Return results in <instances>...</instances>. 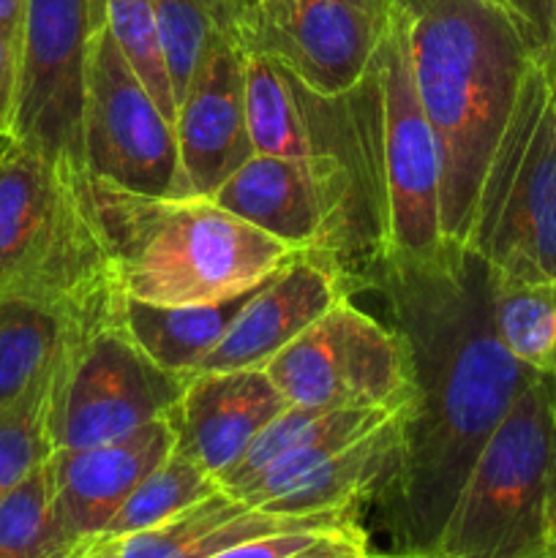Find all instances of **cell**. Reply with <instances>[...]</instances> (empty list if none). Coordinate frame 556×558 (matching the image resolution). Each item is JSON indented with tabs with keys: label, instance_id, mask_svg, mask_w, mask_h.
<instances>
[{
	"label": "cell",
	"instance_id": "cell-1",
	"mask_svg": "<svg viewBox=\"0 0 556 558\" xmlns=\"http://www.w3.org/2000/svg\"><path fill=\"white\" fill-rule=\"evenodd\" d=\"M374 283L387 298L412 376L401 450L385 490L392 550L434 554L480 450L540 376L499 341L491 270L463 245L423 259L382 254Z\"/></svg>",
	"mask_w": 556,
	"mask_h": 558
},
{
	"label": "cell",
	"instance_id": "cell-2",
	"mask_svg": "<svg viewBox=\"0 0 556 558\" xmlns=\"http://www.w3.org/2000/svg\"><path fill=\"white\" fill-rule=\"evenodd\" d=\"M420 104L442 163V234L463 245L485 167L540 60L527 27L494 0H396Z\"/></svg>",
	"mask_w": 556,
	"mask_h": 558
},
{
	"label": "cell",
	"instance_id": "cell-3",
	"mask_svg": "<svg viewBox=\"0 0 556 558\" xmlns=\"http://www.w3.org/2000/svg\"><path fill=\"white\" fill-rule=\"evenodd\" d=\"M25 298L82 332L120 325L123 292L87 169L52 163L20 140L0 145V300Z\"/></svg>",
	"mask_w": 556,
	"mask_h": 558
},
{
	"label": "cell",
	"instance_id": "cell-4",
	"mask_svg": "<svg viewBox=\"0 0 556 558\" xmlns=\"http://www.w3.org/2000/svg\"><path fill=\"white\" fill-rule=\"evenodd\" d=\"M123 298L216 305L251 294L303 251L210 196H142L90 178Z\"/></svg>",
	"mask_w": 556,
	"mask_h": 558
},
{
	"label": "cell",
	"instance_id": "cell-5",
	"mask_svg": "<svg viewBox=\"0 0 556 558\" xmlns=\"http://www.w3.org/2000/svg\"><path fill=\"white\" fill-rule=\"evenodd\" d=\"M556 545V414L532 381L480 450L439 539L450 558H551Z\"/></svg>",
	"mask_w": 556,
	"mask_h": 558
},
{
	"label": "cell",
	"instance_id": "cell-6",
	"mask_svg": "<svg viewBox=\"0 0 556 558\" xmlns=\"http://www.w3.org/2000/svg\"><path fill=\"white\" fill-rule=\"evenodd\" d=\"M463 248L501 281H556V109L540 60L485 167Z\"/></svg>",
	"mask_w": 556,
	"mask_h": 558
},
{
	"label": "cell",
	"instance_id": "cell-7",
	"mask_svg": "<svg viewBox=\"0 0 556 558\" xmlns=\"http://www.w3.org/2000/svg\"><path fill=\"white\" fill-rule=\"evenodd\" d=\"M265 371L289 407L403 414L412 401L401 336L358 308L349 294L300 332Z\"/></svg>",
	"mask_w": 556,
	"mask_h": 558
},
{
	"label": "cell",
	"instance_id": "cell-8",
	"mask_svg": "<svg viewBox=\"0 0 556 558\" xmlns=\"http://www.w3.org/2000/svg\"><path fill=\"white\" fill-rule=\"evenodd\" d=\"M191 376L153 363L123 327L82 336L65 354L49 398L55 450H85L169 417Z\"/></svg>",
	"mask_w": 556,
	"mask_h": 558
},
{
	"label": "cell",
	"instance_id": "cell-9",
	"mask_svg": "<svg viewBox=\"0 0 556 558\" xmlns=\"http://www.w3.org/2000/svg\"><path fill=\"white\" fill-rule=\"evenodd\" d=\"M107 0H27L20 36L14 140L52 163L85 169L87 65Z\"/></svg>",
	"mask_w": 556,
	"mask_h": 558
},
{
	"label": "cell",
	"instance_id": "cell-10",
	"mask_svg": "<svg viewBox=\"0 0 556 558\" xmlns=\"http://www.w3.org/2000/svg\"><path fill=\"white\" fill-rule=\"evenodd\" d=\"M82 158L90 178L142 196H191L174 123L120 52L107 22L87 65Z\"/></svg>",
	"mask_w": 556,
	"mask_h": 558
},
{
	"label": "cell",
	"instance_id": "cell-11",
	"mask_svg": "<svg viewBox=\"0 0 556 558\" xmlns=\"http://www.w3.org/2000/svg\"><path fill=\"white\" fill-rule=\"evenodd\" d=\"M379 93V169L385 194V254L423 259L445 245L442 163L434 129L420 104L407 33L392 9L374 60Z\"/></svg>",
	"mask_w": 556,
	"mask_h": 558
},
{
	"label": "cell",
	"instance_id": "cell-12",
	"mask_svg": "<svg viewBox=\"0 0 556 558\" xmlns=\"http://www.w3.org/2000/svg\"><path fill=\"white\" fill-rule=\"evenodd\" d=\"M396 0H251L238 47L276 60L319 98H343L368 80Z\"/></svg>",
	"mask_w": 556,
	"mask_h": 558
},
{
	"label": "cell",
	"instance_id": "cell-13",
	"mask_svg": "<svg viewBox=\"0 0 556 558\" xmlns=\"http://www.w3.org/2000/svg\"><path fill=\"white\" fill-rule=\"evenodd\" d=\"M349 169L343 153L309 161L254 153L210 199L294 248L325 251L343 265L341 229L354 191Z\"/></svg>",
	"mask_w": 556,
	"mask_h": 558
},
{
	"label": "cell",
	"instance_id": "cell-14",
	"mask_svg": "<svg viewBox=\"0 0 556 558\" xmlns=\"http://www.w3.org/2000/svg\"><path fill=\"white\" fill-rule=\"evenodd\" d=\"M349 272L325 251H303L245 298L202 371L267 368L294 338L349 294Z\"/></svg>",
	"mask_w": 556,
	"mask_h": 558
},
{
	"label": "cell",
	"instance_id": "cell-15",
	"mask_svg": "<svg viewBox=\"0 0 556 558\" xmlns=\"http://www.w3.org/2000/svg\"><path fill=\"white\" fill-rule=\"evenodd\" d=\"M172 414L107 445L52 452L55 512L71 543L90 548L136 485L172 456L178 441Z\"/></svg>",
	"mask_w": 556,
	"mask_h": 558
},
{
	"label": "cell",
	"instance_id": "cell-16",
	"mask_svg": "<svg viewBox=\"0 0 556 558\" xmlns=\"http://www.w3.org/2000/svg\"><path fill=\"white\" fill-rule=\"evenodd\" d=\"M180 167L191 196H213L251 156L245 123V52L216 49L191 80L174 114Z\"/></svg>",
	"mask_w": 556,
	"mask_h": 558
},
{
	"label": "cell",
	"instance_id": "cell-17",
	"mask_svg": "<svg viewBox=\"0 0 556 558\" xmlns=\"http://www.w3.org/2000/svg\"><path fill=\"white\" fill-rule=\"evenodd\" d=\"M287 407L265 368L202 371L191 376L172 414L178 430L174 450L221 483Z\"/></svg>",
	"mask_w": 556,
	"mask_h": 558
},
{
	"label": "cell",
	"instance_id": "cell-18",
	"mask_svg": "<svg viewBox=\"0 0 556 558\" xmlns=\"http://www.w3.org/2000/svg\"><path fill=\"white\" fill-rule=\"evenodd\" d=\"M343 523H354V515H281V512L249 507L221 488L210 499L145 532L98 539L80 558H207L243 539L289 532V529L343 526Z\"/></svg>",
	"mask_w": 556,
	"mask_h": 558
},
{
	"label": "cell",
	"instance_id": "cell-19",
	"mask_svg": "<svg viewBox=\"0 0 556 558\" xmlns=\"http://www.w3.org/2000/svg\"><path fill=\"white\" fill-rule=\"evenodd\" d=\"M336 98H322V129L316 96L276 60L245 54V123L251 145L262 156L309 158L338 153Z\"/></svg>",
	"mask_w": 556,
	"mask_h": 558
},
{
	"label": "cell",
	"instance_id": "cell-20",
	"mask_svg": "<svg viewBox=\"0 0 556 558\" xmlns=\"http://www.w3.org/2000/svg\"><path fill=\"white\" fill-rule=\"evenodd\" d=\"M401 417L322 458L265 510L300 518L354 515L360 501L376 494L396 469L401 450Z\"/></svg>",
	"mask_w": 556,
	"mask_h": 558
},
{
	"label": "cell",
	"instance_id": "cell-21",
	"mask_svg": "<svg viewBox=\"0 0 556 558\" xmlns=\"http://www.w3.org/2000/svg\"><path fill=\"white\" fill-rule=\"evenodd\" d=\"M245 298L216 305H150L125 298L120 327L164 371L194 376L227 336Z\"/></svg>",
	"mask_w": 556,
	"mask_h": 558
},
{
	"label": "cell",
	"instance_id": "cell-22",
	"mask_svg": "<svg viewBox=\"0 0 556 558\" xmlns=\"http://www.w3.org/2000/svg\"><path fill=\"white\" fill-rule=\"evenodd\" d=\"M82 336L60 311L25 298L0 300V412L52 379Z\"/></svg>",
	"mask_w": 556,
	"mask_h": 558
},
{
	"label": "cell",
	"instance_id": "cell-23",
	"mask_svg": "<svg viewBox=\"0 0 556 558\" xmlns=\"http://www.w3.org/2000/svg\"><path fill=\"white\" fill-rule=\"evenodd\" d=\"M401 417L390 409H303L287 407L243 452L238 463L221 477V488L234 490L254 480L262 469L292 452L314 447H343L363 439L379 425Z\"/></svg>",
	"mask_w": 556,
	"mask_h": 558
},
{
	"label": "cell",
	"instance_id": "cell-24",
	"mask_svg": "<svg viewBox=\"0 0 556 558\" xmlns=\"http://www.w3.org/2000/svg\"><path fill=\"white\" fill-rule=\"evenodd\" d=\"M251 0H153L174 101L216 49L238 47L240 20Z\"/></svg>",
	"mask_w": 556,
	"mask_h": 558
},
{
	"label": "cell",
	"instance_id": "cell-25",
	"mask_svg": "<svg viewBox=\"0 0 556 558\" xmlns=\"http://www.w3.org/2000/svg\"><path fill=\"white\" fill-rule=\"evenodd\" d=\"M491 316L507 352L543 379H554L556 281H501L491 272Z\"/></svg>",
	"mask_w": 556,
	"mask_h": 558
},
{
	"label": "cell",
	"instance_id": "cell-26",
	"mask_svg": "<svg viewBox=\"0 0 556 558\" xmlns=\"http://www.w3.org/2000/svg\"><path fill=\"white\" fill-rule=\"evenodd\" d=\"M55 512L52 466L41 463L0 501V558H80Z\"/></svg>",
	"mask_w": 556,
	"mask_h": 558
},
{
	"label": "cell",
	"instance_id": "cell-27",
	"mask_svg": "<svg viewBox=\"0 0 556 558\" xmlns=\"http://www.w3.org/2000/svg\"><path fill=\"white\" fill-rule=\"evenodd\" d=\"M221 490L213 474H207L200 463L185 458L183 452L172 450L167 461L158 463L145 480L134 488V494L125 499L118 515L109 521L98 539L125 537V534L145 532V529L158 526L180 512L191 510L200 501L210 499ZM96 539V543H98Z\"/></svg>",
	"mask_w": 556,
	"mask_h": 558
},
{
	"label": "cell",
	"instance_id": "cell-28",
	"mask_svg": "<svg viewBox=\"0 0 556 558\" xmlns=\"http://www.w3.org/2000/svg\"><path fill=\"white\" fill-rule=\"evenodd\" d=\"M55 376L0 412V501L52 458L49 398Z\"/></svg>",
	"mask_w": 556,
	"mask_h": 558
},
{
	"label": "cell",
	"instance_id": "cell-29",
	"mask_svg": "<svg viewBox=\"0 0 556 558\" xmlns=\"http://www.w3.org/2000/svg\"><path fill=\"white\" fill-rule=\"evenodd\" d=\"M107 27L120 52L131 63V69L142 80V85L174 123L178 101H174L167 58H164L153 0H107Z\"/></svg>",
	"mask_w": 556,
	"mask_h": 558
},
{
	"label": "cell",
	"instance_id": "cell-30",
	"mask_svg": "<svg viewBox=\"0 0 556 558\" xmlns=\"http://www.w3.org/2000/svg\"><path fill=\"white\" fill-rule=\"evenodd\" d=\"M343 526H352V523H343ZM343 526H305V529H289V532L265 534V537L243 539V543L238 545H229V548L218 550V554L207 558H287V556L300 554V550L311 548V545L319 543L322 537H327V534L338 532V529Z\"/></svg>",
	"mask_w": 556,
	"mask_h": 558
},
{
	"label": "cell",
	"instance_id": "cell-31",
	"mask_svg": "<svg viewBox=\"0 0 556 558\" xmlns=\"http://www.w3.org/2000/svg\"><path fill=\"white\" fill-rule=\"evenodd\" d=\"M16 93H20V36L0 27V145L14 140Z\"/></svg>",
	"mask_w": 556,
	"mask_h": 558
},
{
	"label": "cell",
	"instance_id": "cell-32",
	"mask_svg": "<svg viewBox=\"0 0 556 558\" xmlns=\"http://www.w3.org/2000/svg\"><path fill=\"white\" fill-rule=\"evenodd\" d=\"M494 3L510 11L527 27L540 58H543L556 38V0H494Z\"/></svg>",
	"mask_w": 556,
	"mask_h": 558
},
{
	"label": "cell",
	"instance_id": "cell-33",
	"mask_svg": "<svg viewBox=\"0 0 556 558\" xmlns=\"http://www.w3.org/2000/svg\"><path fill=\"white\" fill-rule=\"evenodd\" d=\"M368 534L360 529V523H352V526L338 529V532L327 534V537H322L311 548L287 558H368Z\"/></svg>",
	"mask_w": 556,
	"mask_h": 558
},
{
	"label": "cell",
	"instance_id": "cell-34",
	"mask_svg": "<svg viewBox=\"0 0 556 558\" xmlns=\"http://www.w3.org/2000/svg\"><path fill=\"white\" fill-rule=\"evenodd\" d=\"M27 0H0V27L14 36H22V22H25Z\"/></svg>",
	"mask_w": 556,
	"mask_h": 558
},
{
	"label": "cell",
	"instance_id": "cell-35",
	"mask_svg": "<svg viewBox=\"0 0 556 558\" xmlns=\"http://www.w3.org/2000/svg\"><path fill=\"white\" fill-rule=\"evenodd\" d=\"M540 63H543L545 69V76H548V87H551V98H554V109H556V38L554 44L548 47V52L540 58Z\"/></svg>",
	"mask_w": 556,
	"mask_h": 558
},
{
	"label": "cell",
	"instance_id": "cell-36",
	"mask_svg": "<svg viewBox=\"0 0 556 558\" xmlns=\"http://www.w3.org/2000/svg\"><path fill=\"white\" fill-rule=\"evenodd\" d=\"M368 558H450V556L439 554V550H434V554H414V550H390V554H374V550H371Z\"/></svg>",
	"mask_w": 556,
	"mask_h": 558
},
{
	"label": "cell",
	"instance_id": "cell-37",
	"mask_svg": "<svg viewBox=\"0 0 556 558\" xmlns=\"http://www.w3.org/2000/svg\"><path fill=\"white\" fill-rule=\"evenodd\" d=\"M540 381H543L545 396H548L551 409H554V414H556V376H554V379H543V376H540Z\"/></svg>",
	"mask_w": 556,
	"mask_h": 558
},
{
	"label": "cell",
	"instance_id": "cell-38",
	"mask_svg": "<svg viewBox=\"0 0 556 558\" xmlns=\"http://www.w3.org/2000/svg\"><path fill=\"white\" fill-rule=\"evenodd\" d=\"M551 558H556V545H554V556H551Z\"/></svg>",
	"mask_w": 556,
	"mask_h": 558
}]
</instances>
